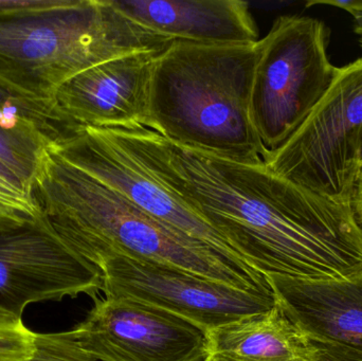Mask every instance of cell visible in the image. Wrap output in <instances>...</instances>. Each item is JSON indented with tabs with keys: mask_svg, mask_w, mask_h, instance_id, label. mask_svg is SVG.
Segmentation results:
<instances>
[{
	"mask_svg": "<svg viewBox=\"0 0 362 361\" xmlns=\"http://www.w3.org/2000/svg\"><path fill=\"white\" fill-rule=\"evenodd\" d=\"M160 53H133L80 72L57 89L54 112L80 129H151V84Z\"/></svg>",
	"mask_w": 362,
	"mask_h": 361,
	"instance_id": "obj_10",
	"label": "cell"
},
{
	"mask_svg": "<svg viewBox=\"0 0 362 361\" xmlns=\"http://www.w3.org/2000/svg\"><path fill=\"white\" fill-rule=\"evenodd\" d=\"M175 42L127 18L110 0H19L0 12V88L57 114L53 100L66 81Z\"/></svg>",
	"mask_w": 362,
	"mask_h": 361,
	"instance_id": "obj_3",
	"label": "cell"
},
{
	"mask_svg": "<svg viewBox=\"0 0 362 361\" xmlns=\"http://www.w3.org/2000/svg\"><path fill=\"white\" fill-rule=\"evenodd\" d=\"M259 42L177 40L155 61L151 129L169 141L221 158L266 165L250 116Z\"/></svg>",
	"mask_w": 362,
	"mask_h": 361,
	"instance_id": "obj_4",
	"label": "cell"
},
{
	"mask_svg": "<svg viewBox=\"0 0 362 361\" xmlns=\"http://www.w3.org/2000/svg\"><path fill=\"white\" fill-rule=\"evenodd\" d=\"M29 194L59 237L98 268L121 254L180 267L240 290L274 294L265 276L159 222L70 165L53 144L38 163Z\"/></svg>",
	"mask_w": 362,
	"mask_h": 361,
	"instance_id": "obj_2",
	"label": "cell"
},
{
	"mask_svg": "<svg viewBox=\"0 0 362 361\" xmlns=\"http://www.w3.org/2000/svg\"><path fill=\"white\" fill-rule=\"evenodd\" d=\"M31 218H29V216L25 215V214L19 213V212L0 205V224L23 222V220H31Z\"/></svg>",
	"mask_w": 362,
	"mask_h": 361,
	"instance_id": "obj_21",
	"label": "cell"
},
{
	"mask_svg": "<svg viewBox=\"0 0 362 361\" xmlns=\"http://www.w3.org/2000/svg\"><path fill=\"white\" fill-rule=\"evenodd\" d=\"M0 114L13 117H27L37 122H48L49 112L42 108L25 103L0 88Z\"/></svg>",
	"mask_w": 362,
	"mask_h": 361,
	"instance_id": "obj_18",
	"label": "cell"
},
{
	"mask_svg": "<svg viewBox=\"0 0 362 361\" xmlns=\"http://www.w3.org/2000/svg\"><path fill=\"white\" fill-rule=\"evenodd\" d=\"M0 205L29 218H37L40 215L37 207L32 201L30 195L21 187L12 184L0 176Z\"/></svg>",
	"mask_w": 362,
	"mask_h": 361,
	"instance_id": "obj_17",
	"label": "cell"
},
{
	"mask_svg": "<svg viewBox=\"0 0 362 361\" xmlns=\"http://www.w3.org/2000/svg\"><path fill=\"white\" fill-rule=\"evenodd\" d=\"M34 335L23 321L0 324V361H25L32 355Z\"/></svg>",
	"mask_w": 362,
	"mask_h": 361,
	"instance_id": "obj_16",
	"label": "cell"
},
{
	"mask_svg": "<svg viewBox=\"0 0 362 361\" xmlns=\"http://www.w3.org/2000/svg\"><path fill=\"white\" fill-rule=\"evenodd\" d=\"M331 30L320 19L286 15L259 40L250 116L266 161L297 131L331 87Z\"/></svg>",
	"mask_w": 362,
	"mask_h": 361,
	"instance_id": "obj_5",
	"label": "cell"
},
{
	"mask_svg": "<svg viewBox=\"0 0 362 361\" xmlns=\"http://www.w3.org/2000/svg\"><path fill=\"white\" fill-rule=\"evenodd\" d=\"M0 176L4 177V179L8 180V182H12V184H16V186L21 187V189H23V184L19 182L18 178L16 177L14 173L6 167V165L0 161ZM25 190V189H23ZM27 192V191H25Z\"/></svg>",
	"mask_w": 362,
	"mask_h": 361,
	"instance_id": "obj_23",
	"label": "cell"
},
{
	"mask_svg": "<svg viewBox=\"0 0 362 361\" xmlns=\"http://www.w3.org/2000/svg\"><path fill=\"white\" fill-rule=\"evenodd\" d=\"M353 211H354L355 220L362 235V167L357 180L356 189L352 199Z\"/></svg>",
	"mask_w": 362,
	"mask_h": 361,
	"instance_id": "obj_20",
	"label": "cell"
},
{
	"mask_svg": "<svg viewBox=\"0 0 362 361\" xmlns=\"http://www.w3.org/2000/svg\"><path fill=\"white\" fill-rule=\"evenodd\" d=\"M59 141V135L33 119L0 114V161L16 175L28 194L42 155Z\"/></svg>",
	"mask_w": 362,
	"mask_h": 361,
	"instance_id": "obj_14",
	"label": "cell"
},
{
	"mask_svg": "<svg viewBox=\"0 0 362 361\" xmlns=\"http://www.w3.org/2000/svg\"><path fill=\"white\" fill-rule=\"evenodd\" d=\"M315 348L278 303L206 333L204 361H312Z\"/></svg>",
	"mask_w": 362,
	"mask_h": 361,
	"instance_id": "obj_13",
	"label": "cell"
},
{
	"mask_svg": "<svg viewBox=\"0 0 362 361\" xmlns=\"http://www.w3.org/2000/svg\"><path fill=\"white\" fill-rule=\"evenodd\" d=\"M346 11L353 16L354 32L362 49V0H351Z\"/></svg>",
	"mask_w": 362,
	"mask_h": 361,
	"instance_id": "obj_19",
	"label": "cell"
},
{
	"mask_svg": "<svg viewBox=\"0 0 362 361\" xmlns=\"http://www.w3.org/2000/svg\"><path fill=\"white\" fill-rule=\"evenodd\" d=\"M266 278L279 307L313 345L362 361V271L329 281Z\"/></svg>",
	"mask_w": 362,
	"mask_h": 361,
	"instance_id": "obj_11",
	"label": "cell"
},
{
	"mask_svg": "<svg viewBox=\"0 0 362 361\" xmlns=\"http://www.w3.org/2000/svg\"><path fill=\"white\" fill-rule=\"evenodd\" d=\"M99 269L105 296L159 307L206 333L276 304L274 294L240 290L180 267L121 254L106 259Z\"/></svg>",
	"mask_w": 362,
	"mask_h": 361,
	"instance_id": "obj_7",
	"label": "cell"
},
{
	"mask_svg": "<svg viewBox=\"0 0 362 361\" xmlns=\"http://www.w3.org/2000/svg\"><path fill=\"white\" fill-rule=\"evenodd\" d=\"M103 276L40 215L0 224V309L21 319L28 305L87 295L97 298Z\"/></svg>",
	"mask_w": 362,
	"mask_h": 361,
	"instance_id": "obj_8",
	"label": "cell"
},
{
	"mask_svg": "<svg viewBox=\"0 0 362 361\" xmlns=\"http://www.w3.org/2000/svg\"><path fill=\"white\" fill-rule=\"evenodd\" d=\"M266 165L300 188L352 203L362 167V57L338 67L325 97Z\"/></svg>",
	"mask_w": 362,
	"mask_h": 361,
	"instance_id": "obj_6",
	"label": "cell"
},
{
	"mask_svg": "<svg viewBox=\"0 0 362 361\" xmlns=\"http://www.w3.org/2000/svg\"><path fill=\"white\" fill-rule=\"evenodd\" d=\"M124 16L174 40L202 45L259 42V29L240 0H110Z\"/></svg>",
	"mask_w": 362,
	"mask_h": 361,
	"instance_id": "obj_12",
	"label": "cell"
},
{
	"mask_svg": "<svg viewBox=\"0 0 362 361\" xmlns=\"http://www.w3.org/2000/svg\"><path fill=\"white\" fill-rule=\"evenodd\" d=\"M72 331L76 343L101 361H204L206 333L175 314L119 297L95 299Z\"/></svg>",
	"mask_w": 362,
	"mask_h": 361,
	"instance_id": "obj_9",
	"label": "cell"
},
{
	"mask_svg": "<svg viewBox=\"0 0 362 361\" xmlns=\"http://www.w3.org/2000/svg\"><path fill=\"white\" fill-rule=\"evenodd\" d=\"M25 361H97L76 343L72 331L35 333L32 355Z\"/></svg>",
	"mask_w": 362,
	"mask_h": 361,
	"instance_id": "obj_15",
	"label": "cell"
},
{
	"mask_svg": "<svg viewBox=\"0 0 362 361\" xmlns=\"http://www.w3.org/2000/svg\"><path fill=\"white\" fill-rule=\"evenodd\" d=\"M177 195L262 275L329 281L362 271L352 203L270 171L185 148L148 129H95Z\"/></svg>",
	"mask_w": 362,
	"mask_h": 361,
	"instance_id": "obj_1",
	"label": "cell"
},
{
	"mask_svg": "<svg viewBox=\"0 0 362 361\" xmlns=\"http://www.w3.org/2000/svg\"><path fill=\"white\" fill-rule=\"evenodd\" d=\"M315 352L314 357L312 361H354L346 360V358L339 357V356L334 355L325 350L320 349V348L314 345Z\"/></svg>",
	"mask_w": 362,
	"mask_h": 361,
	"instance_id": "obj_22",
	"label": "cell"
},
{
	"mask_svg": "<svg viewBox=\"0 0 362 361\" xmlns=\"http://www.w3.org/2000/svg\"><path fill=\"white\" fill-rule=\"evenodd\" d=\"M21 321H23V319H18L8 314V312L0 309V324H15Z\"/></svg>",
	"mask_w": 362,
	"mask_h": 361,
	"instance_id": "obj_24",
	"label": "cell"
}]
</instances>
